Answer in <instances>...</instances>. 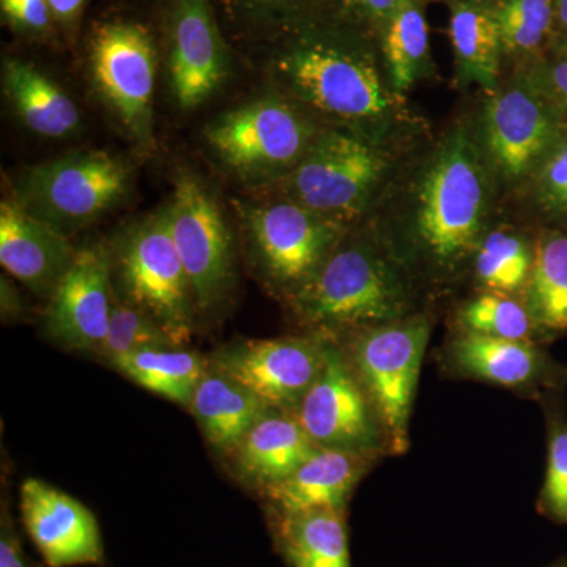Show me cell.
<instances>
[{
    "instance_id": "obj_22",
    "label": "cell",
    "mask_w": 567,
    "mask_h": 567,
    "mask_svg": "<svg viewBox=\"0 0 567 567\" xmlns=\"http://www.w3.org/2000/svg\"><path fill=\"white\" fill-rule=\"evenodd\" d=\"M275 550L289 567H352L347 509L267 514Z\"/></svg>"
},
{
    "instance_id": "obj_40",
    "label": "cell",
    "mask_w": 567,
    "mask_h": 567,
    "mask_svg": "<svg viewBox=\"0 0 567 567\" xmlns=\"http://www.w3.org/2000/svg\"><path fill=\"white\" fill-rule=\"evenodd\" d=\"M47 2L50 6L52 17L65 25L74 24L85 6V0H47Z\"/></svg>"
},
{
    "instance_id": "obj_9",
    "label": "cell",
    "mask_w": 567,
    "mask_h": 567,
    "mask_svg": "<svg viewBox=\"0 0 567 567\" xmlns=\"http://www.w3.org/2000/svg\"><path fill=\"white\" fill-rule=\"evenodd\" d=\"M319 132L293 103L265 96L216 118L207 126L205 140L234 173L271 178L286 177Z\"/></svg>"
},
{
    "instance_id": "obj_31",
    "label": "cell",
    "mask_w": 567,
    "mask_h": 567,
    "mask_svg": "<svg viewBox=\"0 0 567 567\" xmlns=\"http://www.w3.org/2000/svg\"><path fill=\"white\" fill-rule=\"evenodd\" d=\"M563 394H548L539 402L547 425V468L537 511L555 524L567 525V415Z\"/></svg>"
},
{
    "instance_id": "obj_20",
    "label": "cell",
    "mask_w": 567,
    "mask_h": 567,
    "mask_svg": "<svg viewBox=\"0 0 567 567\" xmlns=\"http://www.w3.org/2000/svg\"><path fill=\"white\" fill-rule=\"evenodd\" d=\"M377 456L319 447L292 475L259 492L265 514L347 509L350 496L375 465Z\"/></svg>"
},
{
    "instance_id": "obj_11",
    "label": "cell",
    "mask_w": 567,
    "mask_h": 567,
    "mask_svg": "<svg viewBox=\"0 0 567 567\" xmlns=\"http://www.w3.org/2000/svg\"><path fill=\"white\" fill-rule=\"evenodd\" d=\"M293 415L319 447L377 457L391 454L385 427L368 391L344 349L331 339L322 371Z\"/></svg>"
},
{
    "instance_id": "obj_43",
    "label": "cell",
    "mask_w": 567,
    "mask_h": 567,
    "mask_svg": "<svg viewBox=\"0 0 567 567\" xmlns=\"http://www.w3.org/2000/svg\"><path fill=\"white\" fill-rule=\"evenodd\" d=\"M17 2V0H0V3Z\"/></svg>"
},
{
    "instance_id": "obj_44",
    "label": "cell",
    "mask_w": 567,
    "mask_h": 567,
    "mask_svg": "<svg viewBox=\"0 0 567 567\" xmlns=\"http://www.w3.org/2000/svg\"><path fill=\"white\" fill-rule=\"evenodd\" d=\"M423 2H424V0H423Z\"/></svg>"
},
{
    "instance_id": "obj_10",
    "label": "cell",
    "mask_w": 567,
    "mask_h": 567,
    "mask_svg": "<svg viewBox=\"0 0 567 567\" xmlns=\"http://www.w3.org/2000/svg\"><path fill=\"white\" fill-rule=\"evenodd\" d=\"M128 185L130 171L122 159L107 152H78L29 171L18 203L65 234L121 203Z\"/></svg>"
},
{
    "instance_id": "obj_21",
    "label": "cell",
    "mask_w": 567,
    "mask_h": 567,
    "mask_svg": "<svg viewBox=\"0 0 567 567\" xmlns=\"http://www.w3.org/2000/svg\"><path fill=\"white\" fill-rule=\"evenodd\" d=\"M317 450L293 413L270 409L226 457L235 477L260 492L292 475Z\"/></svg>"
},
{
    "instance_id": "obj_14",
    "label": "cell",
    "mask_w": 567,
    "mask_h": 567,
    "mask_svg": "<svg viewBox=\"0 0 567 567\" xmlns=\"http://www.w3.org/2000/svg\"><path fill=\"white\" fill-rule=\"evenodd\" d=\"M327 341L315 334L234 342L213 353L208 363L271 409L295 413L322 371Z\"/></svg>"
},
{
    "instance_id": "obj_13",
    "label": "cell",
    "mask_w": 567,
    "mask_h": 567,
    "mask_svg": "<svg viewBox=\"0 0 567 567\" xmlns=\"http://www.w3.org/2000/svg\"><path fill=\"white\" fill-rule=\"evenodd\" d=\"M167 210L171 235L192 284L194 305L207 311L223 300L234 275L233 240L218 205L193 175L175 181Z\"/></svg>"
},
{
    "instance_id": "obj_23",
    "label": "cell",
    "mask_w": 567,
    "mask_h": 567,
    "mask_svg": "<svg viewBox=\"0 0 567 567\" xmlns=\"http://www.w3.org/2000/svg\"><path fill=\"white\" fill-rule=\"evenodd\" d=\"M270 409L248 388L210 363L189 405L208 445L224 456Z\"/></svg>"
},
{
    "instance_id": "obj_34",
    "label": "cell",
    "mask_w": 567,
    "mask_h": 567,
    "mask_svg": "<svg viewBox=\"0 0 567 567\" xmlns=\"http://www.w3.org/2000/svg\"><path fill=\"white\" fill-rule=\"evenodd\" d=\"M529 183L539 210L555 227L567 230V130Z\"/></svg>"
},
{
    "instance_id": "obj_6",
    "label": "cell",
    "mask_w": 567,
    "mask_h": 567,
    "mask_svg": "<svg viewBox=\"0 0 567 567\" xmlns=\"http://www.w3.org/2000/svg\"><path fill=\"white\" fill-rule=\"evenodd\" d=\"M111 262L121 289L118 297L155 319L175 346L186 344L192 339L196 305L166 208L130 230Z\"/></svg>"
},
{
    "instance_id": "obj_36",
    "label": "cell",
    "mask_w": 567,
    "mask_h": 567,
    "mask_svg": "<svg viewBox=\"0 0 567 567\" xmlns=\"http://www.w3.org/2000/svg\"><path fill=\"white\" fill-rule=\"evenodd\" d=\"M233 9L246 17L271 18V20L298 21L301 11L311 9L320 0H227Z\"/></svg>"
},
{
    "instance_id": "obj_42",
    "label": "cell",
    "mask_w": 567,
    "mask_h": 567,
    "mask_svg": "<svg viewBox=\"0 0 567 567\" xmlns=\"http://www.w3.org/2000/svg\"><path fill=\"white\" fill-rule=\"evenodd\" d=\"M548 567H567V557L558 558L557 561L551 563Z\"/></svg>"
},
{
    "instance_id": "obj_37",
    "label": "cell",
    "mask_w": 567,
    "mask_h": 567,
    "mask_svg": "<svg viewBox=\"0 0 567 567\" xmlns=\"http://www.w3.org/2000/svg\"><path fill=\"white\" fill-rule=\"evenodd\" d=\"M0 567H48L29 557L6 499L0 513Z\"/></svg>"
},
{
    "instance_id": "obj_2",
    "label": "cell",
    "mask_w": 567,
    "mask_h": 567,
    "mask_svg": "<svg viewBox=\"0 0 567 567\" xmlns=\"http://www.w3.org/2000/svg\"><path fill=\"white\" fill-rule=\"evenodd\" d=\"M492 174L481 140L464 123L439 142L410 186L402 241L393 244L410 267L450 279L472 262L487 233Z\"/></svg>"
},
{
    "instance_id": "obj_32",
    "label": "cell",
    "mask_w": 567,
    "mask_h": 567,
    "mask_svg": "<svg viewBox=\"0 0 567 567\" xmlns=\"http://www.w3.org/2000/svg\"><path fill=\"white\" fill-rule=\"evenodd\" d=\"M503 52L527 58L550 39L555 28L554 0H491Z\"/></svg>"
},
{
    "instance_id": "obj_7",
    "label": "cell",
    "mask_w": 567,
    "mask_h": 567,
    "mask_svg": "<svg viewBox=\"0 0 567 567\" xmlns=\"http://www.w3.org/2000/svg\"><path fill=\"white\" fill-rule=\"evenodd\" d=\"M567 130V112L532 71L488 96L481 144L499 181L529 182Z\"/></svg>"
},
{
    "instance_id": "obj_24",
    "label": "cell",
    "mask_w": 567,
    "mask_h": 567,
    "mask_svg": "<svg viewBox=\"0 0 567 567\" xmlns=\"http://www.w3.org/2000/svg\"><path fill=\"white\" fill-rule=\"evenodd\" d=\"M3 87L18 117L32 133L62 140L80 128L76 103L31 63L6 59Z\"/></svg>"
},
{
    "instance_id": "obj_17",
    "label": "cell",
    "mask_w": 567,
    "mask_h": 567,
    "mask_svg": "<svg viewBox=\"0 0 567 567\" xmlns=\"http://www.w3.org/2000/svg\"><path fill=\"white\" fill-rule=\"evenodd\" d=\"M167 50L171 87L183 111L207 102L229 76V50L210 0H174L167 20Z\"/></svg>"
},
{
    "instance_id": "obj_15",
    "label": "cell",
    "mask_w": 567,
    "mask_h": 567,
    "mask_svg": "<svg viewBox=\"0 0 567 567\" xmlns=\"http://www.w3.org/2000/svg\"><path fill=\"white\" fill-rule=\"evenodd\" d=\"M544 346L457 331L439 358L447 375L492 383L540 402L567 386V364Z\"/></svg>"
},
{
    "instance_id": "obj_39",
    "label": "cell",
    "mask_w": 567,
    "mask_h": 567,
    "mask_svg": "<svg viewBox=\"0 0 567 567\" xmlns=\"http://www.w3.org/2000/svg\"><path fill=\"white\" fill-rule=\"evenodd\" d=\"M529 71L535 74L544 89L554 96V100H557L559 106L567 112V54L559 55V58L551 59V61L537 63Z\"/></svg>"
},
{
    "instance_id": "obj_30",
    "label": "cell",
    "mask_w": 567,
    "mask_h": 567,
    "mask_svg": "<svg viewBox=\"0 0 567 567\" xmlns=\"http://www.w3.org/2000/svg\"><path fill=\"white\" fill-rule=\"evenodd\" d=\"M457 331L544 344L524 298L484 290L457 312Z\"/></svg>"
},
{
    "instance_id": "obj_5",
    "label": "cell",
    "mask_w": 567,
    "mask_h": 567,
    "mask_svg": "<svg viewBox=\"0 0 567 567\" xmlns=\"http://www.w3.org/2000/svg\"><path fill=\"white\" fill-rule=\"evenodd\" d=\"M431 331V317L416 312L347 336L349 346H341L382 420L390 453L395 456L409 450L410 416Z\"/></svg>"
},
{
    "instance_id": "obj_4",
    "label": "cell",
    "mask_w": 567,
    "mask_h": 567,
    "mask_svg": "<svg viewBox=\"0 0 567 567\" xmlns=\"http://www.w3.org/2000/svg\"><path fill=\"white\" fill-rule=\"evenodd\" d=\"M391 158L382 141L350 130L324 128L286 175V199L349 226L383 188Z\"/></svg>"
},
{
    "instance_id": "obj_8",
    "label": "cell",
    "mask_w": 567,
    "mask_h": 567,
    "mask_svg": "<svg viewBox=\"0 0 567 567\" xmlns=\"http://www.w3.org/2000/svg\"><path fill=\"white\" fill-rule=\"evenodd\" d=\"M241 212L257 270L289 303L347 235L344 224L289 199L251 205Z\"/></svg>"
},
{
    "instance_id": "obj_28",
    "label": "cell",
    "mask_w": 567,
    "mask_h": 567,
    "mask_svg": "<svg viewBox=\"0 0 567 567\" xmlns=\"http://www.w3.org/2000/svg\"><path fill=\"white\" fill-rule=\"evenodd\" d=\"M423 0H402L379 33L386 76L395 95L409 92L431 63Z\"/></svg>"
},
{
    "instance_id": "obj_35",
    "label": "cell",
    "mask_w": 567,
    "mask_h": 567,
    "mask_svg": "<svg viewBox=\"0 0 567 567\" xmlns=\"http://www.w3.org/2000/svg\"><path fill=\"white\" fill-rule=\"evenodd\" d=\"M339 21L379 35L402 0H328Z\"/></svg>"
},
{
    "instance_id": "obj_16",
    "label": "cell",
    "mask_w": 567,
    "mask_h": 567,
    "mask_svg": "<svg viewBox=\"0 0 567 567\" xmlns=\"http://www.w3.org/2000/svg\"><path fill=\"white\" fill-rule=\"evenodd\" d=\"M114 298L111 257L102 248L81 249L50 298L44 328L65 349L99 354Z\"/></svg>"
},
{
    "instance_id": "obj_12",
    "label": "cell",
    "mask_w": 567,
    "mask_h": 567,
    "mask_svg": "<svg viewBox=\"0 0 567 567\" xmlns=\"http://www.w3.org/2000/svg\"><path fill=\"white\" fill-rule=\"evenodd\" d=\"M89 63L96 91L133 137L152 141L156 50L140 22L106 21L89 41Z\"/></svg>"
},
{
    "instance_id": "obj_1",
    "label": "cell",
    "mask_w": 567,
    "mask_h": 567,
    "mask_svg": "<svg viewBox=\"0 0 567 567\" xmlns=\"http://www.w3.org/2000/svg\"><path fill=\"white\" fill-rule=\"evenodd\" d=\"M271 58V74L306 110L338 128L382 141L399 118V99L361 29L344 21L290 22Z\"/></svg>"
},
{
    "instance_id": "obj_41",
    "label": "cell",
    "mask_w": 567,
    "mask_h": 567,
    "mask_svg": "<svg viewBox=\"0 0 567 567\" xmlns=\"http://www.w3.org/2000/svg\"><path fill=\"white\" fill-rule=\"evenodd\" d=\"M555 28L567 35V0H554Z\"/></svg>"
},
{
    "instance_id": "obj_33",
    "label": "cell",
    "mask_w": 567,
    "mask_h": 567,
    "mask_svg": "<svg viewBox=\"0 0 567 567\" xmlns=\"http://www.w3.org/2000/svg\"><path fill=\"white\" fill-rule=\"evenodd\" d=\"M153 347L178 346H175L173 338L147 312L123 300L115 292L110 331L96 357L104 364L110 365L111 361L122 354L153 349Z\"/></svg>"
},
{
    "instance_id": "obj_3",
    "label": "cell",
    "mask_w": 567,
    "mask_h": 567,
    "mask_svg": "<svg viewBox=\"0 0 567 567\" xmlns=\"http://www.w3.org/2000/svg\"><path fill=\"white\" fill-rule=\"evenodd\" d=\"M290 303L315 334L336 341L416 315L412 267L386 238L346 235Z\"/></svg>"
},
{
    "instance_id": "obj_29",
    "label": "cell",
    "mask_w": 567,
    "mask_h": 567,
    "mask_svg": "<svg viewBox=\"0 0 567 567\" xmlns=\"http://www.w3.org/2000/svg\"><path fill=\"white\" fill-rule=\"evenodd\" d=\"M535 262V240L513 229L484 234L473 256V271L484 290L524 298Z\"/></svg>"
},
{
    "instance_id": "obj_18",
    "label": "cell",
    "mask_w": 567,
    "mask_h": 567,
    "mask_svg": "<svg viewBox=\"0 0 567 567\" xmlns=\"http://www.w3.org/2000/svg\"><path fill=\"white\" fill-rule=\"evenodd\" d=\"M21 524L48 567L104 565L95 514L73 496L29 477L20 491Z\"/></svg>"
},
{
    "instance_id": "obj_26",
    "label": "cell",
    "mask_w": 567,
    "mask_h": 567,
    "mask_svg": "<svg viewBox=\"0 0 567 567\" xmlns=\"http://www.w3.org/2000/svg\"><path fill=\"white\" fill-rule=\"evenodd\" d=\"M524 301L544 344L567 334V230L550 227L537 235Z\"/></svg>"
},
{
    "instance_id": "obj_27",
    "label": "cell",
    "mask_w": 567,
    "mask_h": 567,
    "mask_svg": "<svg viewBox=\"0 0 567 567\" xmlns=\"http://www.w3.org/2000/svg\"><path fill=\"white\" fill-rule=\"evenodd\" d=\"M110 368L151 393L189 409L208 360L182 347H153L122 354L111 361Z\"/></svg>"
},
{
    "instance_id": "obj_38",
    "label": "cell",
    "mask_w": 567,
    "mask_h": 567,
    "mask_svg": "<svg viewBox=\"0 0 567 567\" xmlns=\"http://www.w3.org/2000/svg\"><path fill=\"white\" fill-rule=\"evenodd\" d=\"M2 13L21 31L44 32L51 24V9L47 0H17L0 3Z\"/></svg>"
},
{
    "instance_id": "obj_19",
    "label": "cell",
    "mask_w": 567,
    "mask_h": 567,
    "mask_svg": "<svg viewBox=\"0 0 567 567\" xmlns=\"http://www.w3.org/2000/svg\"><path fill=\"white\" fill-rule=\"evenodd\" d=\"M76 254L62 230L35 218L18 200H2L0 264L32 292L51 298Z\"/></svg>"
},
{
    "instance_id": "obj_25",
    "label": "cell",
    "mask_w": 567,
    "mask_h": 567,
    "mask_svg": "<svg viewBox=\"0 0 567 567\" xmlns=\"http://www.w3.org/2000/svg\"><path fill=\"white\" fill-rule=\"evenodd\" d=\"M450 40L461 84L494 91L505 52L491 0H453Z\"/></svg>"
}]
</instances>
